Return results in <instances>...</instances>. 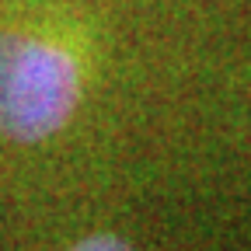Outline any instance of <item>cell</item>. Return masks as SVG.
<instances>
[{
  "mask_svg": "<svg viewBox=\"0 0 251 251\" xmlns=\"http://www.w3.org/2000/svg\"><path fill=\"white\" fill-rule=\"evenodd\" d=\"M80 98L77 63L59 46L0 31V133L18 143H39L70 122Z\"/></svg>",
  "mask_w": 251,
  "mask_h": 251,
  "instance_id": "6da1fadb",
  "label": "cell"
},
{
  "mask_svg": "<svg viewBox=\"0 0 251 251\" xmlns=\"http://www.w3.org/2000/svg\"><path fill=\"white\" fill-rule=\"evenodd\" d=\"M70 251H133V248L122 237H115V234H91V237L77 241Z\"/></svg>",
  "mask_w": 251,
  "mask_h": 251,
  "instance_id": "7a4b0ae2",
  "label": "cell"
}]
</instances>
